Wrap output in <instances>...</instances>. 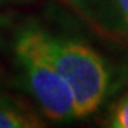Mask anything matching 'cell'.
<instances>
[{
    "label": "cell",
    "mask_w": 128,
    "mask_h": 128,
    "mask_svg": "<svg viewBox=\"0 0 128 128\" xmlns=\"http://www.w3.org/2000/svg\"><path fill=\"white\" fill-rule=\"evenodd\" d=\"M14 52L25 72L29 90L43 112L52 120L76 116L72 93L46 55L43 32L24 30L16 39Z\"/></svg>",
    "instance_id": "7a4b0ae2"
},
{
    "label": "cell",
    "mask_w": 128,
    "mask_h": 128,
    "mask_svg": "<svg viewBox=\"0 0 128 128\" xmlns=\"http://www.w3.org/2000/svg\"><path fill=\"white\" fill-rule=\"evenodd\" d=\"M89 25L108 36L128 34V0H66Z\"/></svg>",
    "instance_id": "3957f363"
},
{
    "label": "cell",
    "mask_w": 128,
    "mask_h": 128,
    "mask_svg": "<svg viewBox=\"0 0 128 128\" xmlns=\"http://www.w3.org/2000/svg\"><path fill=\"white\" fill-rule=\"evenodd\" d=\"M111 126L114 128H128V96L123 98L116 106Z\"/></svg>",
    "instance_id": "5b68a950"
},
{
    "label": "cell",
    "mask_w": 128,
    "mask_h": 128,
    "mask_svg": "<svg viewBox=\"0 0 128 128\" xmlns=\"http://www.w3.org/2000/svg\"><path fill=\"white\" fill-rule=\"evenodd\" d=\"M43 46L48 60L72 93L74 115L80 118L94 112L108 85V72L102 58L82 43L56 39L46 33Z\"/></svg>",
    "instance_id": "6da1fadb"
},
{
    "label": "cell",
    "mask_w": 128,
    "mask_h": 128,
    "mask_svg": "<svg viewBox=\"0 0 128 128\" xmlns=\"http://www.w3.org/2000/svg\"><path fill=\"white\" fill-rule=\"evenodd\" d=\"M40 122L28 110L8 98H0V128H34Z\"/></svg>",
    "instance_id": "277c9868"
}]
</instances>
